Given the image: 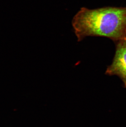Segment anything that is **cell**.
<instances>
[{
	"label": "cell",
	"mask_w": 126,
	"mask_h": 127,
	"mask_svg": "<svg viewBox=\"0 0 126 127\" xmlns=\"http://www.w3.org/2000/svg\"><path fill=\"white\" fill-rule=\"evenodd\" d=\"M78 41L88 36L107 37L115 43L126 39V7H82L72 22Z\"/></svg>",
	"instance_id": "cell-1"
},
{
	"label": "cell",
	"mask_w": 126,
	"mask_h": 127,
	"mask_svg": "<svg viewBox=\"0 0 126 127\" xmlns=\"http://www.w3.org/2000/svg\"><path fill=\"white\" fill-rule=\"evenodd\" d=\"M115 44V54L113 62L108 66L105 74L109 76H118L126 88V39Z\"/></svg>",
	"instance_id": "cell-2"
}]
</instances>
